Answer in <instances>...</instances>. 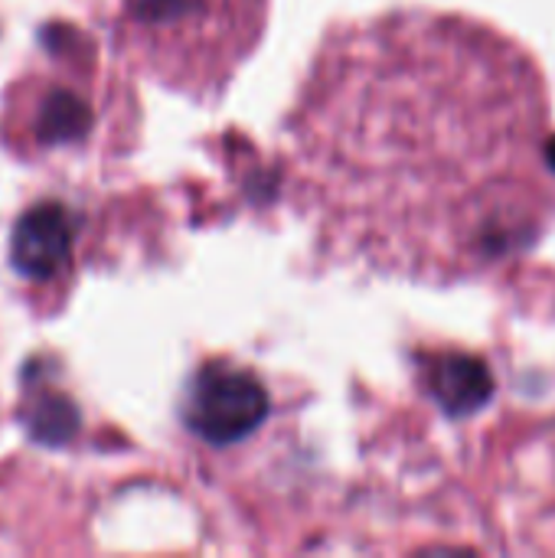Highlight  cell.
Wrapping results in <instances>:
<instances>
[{
    "label": "cell",
    "instance_id": "1",
    "mask_svg": "<svg viewBox=\"0 0 555 558\" xmlns=\"http://www.w3.org/2000/svg\"><path fill=\"white\" fill-rule=\"evenodd\" d=\"M285 177L340 258L432 284L474 278L553 222L546 82L471 16L347 23L327 33L291 105Z\"/></svg>",
    "mask_w": 555,
    "mask_h": 558
},
{
    "label": "cell",
    "instance_id": "2",
    "mask_svg": "<svg viewBox=\"0 0 555 558\" xmlns=\"http://www.w3.org/2000/svg\"><path fill=\"white\" fill-rule=\"evenodd\" d=\"M268 0H124L121 46L141 72L193 101H216L255 52Z\"/></svg>",
    "mask_w": 555,
    "mask_h": 558
},
{
    "label": "cell",
    "instance_id": "4",
    "mask_svg": "<svg viewBox=\"0 0 555 558\" xmlns=\"http://www.w3.org/2000/svg\"><path fill=\"white\" fill-rule=\"evenodd\" d=\"M262 415V396L245 376H203L190 399V422L213 441L236 438Z\"/></svg>",
    "mask_w": 555,
    "mask_h": 558
},
{
    "label": "cell",
    "instance_id": "5",
    "mask_svg": "<svg viewBox=\"0 0 555 558\" xmlns=\"http://www.w3.org/2000/svg\"><path fill=\"white\" fill-rule=\"evenodd\" d=\"M92 124V111L88 105L69 92V88H52L43 95L39 101V118H36V134L46 144H59V141H75L88 131Z\"/></svg>",
    "mask_w": 555,
    "mask_h": 558
},
{
    "label": "cell",
    "instance_id": "3",
    "mask_svg": "<svg viewBox=\"0 0 555 558\" xmlns=\"http://www.w3.org/2000/svg\"><path fill=\"white\" fill-rule=\"evenodd\" d=\"M72 226L69 213L56 203H39L20 216L13 229V265L20 275L46 281L69 271Z\"/></svg>",
    "mask_w": 555,
    "mask_h": 558
}]
</instances>
